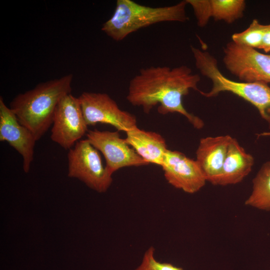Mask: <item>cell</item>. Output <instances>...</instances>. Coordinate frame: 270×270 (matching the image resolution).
Segmentation results:
<instances>
[{
  "label": "cell",
  "mask_w": 270,
  "mask_h": 270,
  "mask_svg": "<svg viewBox=\"0 0 270 270\" xmlns=\"http://www.w3.org/2000/svg\"><path fill=\"white\" fill-rule=\"evenodd\" d=\"M199 74L184 65L170 68L152 66L142 68L129 82L126 100L132 106L142 108L149 114L158 104L161 114L178 113L185 116L197 129L204 123L198 116L188 112L182 104V98L190 90L199 92Z\"/></svg>",
  "instance_id": "obj_1"
},
{
  "label": "cell",
  "mask_w": 270,
  "mask_h": 270,
  "mask_svg": "<svg viewBox=\"0 0 270 270\" xmlns=\"http://www.w3.org/2000/svg\"><path fill=\"white\" fill-rule=\"evenodd\" d=\"M50 138L70 150L88 132L78 98L72 94L62 97L54 112Z\"/></svg>",
  "instance_id": "obj_8"
},
{
  "label": "cell",
  "mask_w": 270,
  "mask_h": 270,
  "mask_svg": "<svg viewBox=\"0 0 270 270\" xmlns=\"http://www.w3.org/2000/svg\"><path fill=\"white\" fill-rule=\"evenodd\" d=\"M86 139L104 156L106 168L112 175L126 167L141 166L149 164L122 138L118 131L88 130Z\"/></svg>",
  "instance_id": "obj_9"
},
{
  "label": "cell",
  "mask_w": 270,
  "mask_h": 270,
  "mask_svg": "<svg viewBox=\"0 0 270 270\" xmlns=\"http://www.w3.org/2000/svg\"><path fill=\"white\" fill-rule=\"evenodd\" d=\"M260 49H262L266 53L270 52V28L264 37Z\"/></svg>",
  "instance_id": "obj_20"
},
{
  "label": "cell",
  "mask_w": 270,
  "mask_h": 270,
  "mask_svg": "<svg viewBox=\"0 0 270 270\" xmlns=\"http://www.w3.org/2000/svg\"><path fill=\"white\" fill-rule=\"evenodd\" d=\"M126 133V142L142 158L149 164L161 166L168 150L166 140L162 135L138 126Z\"/></svg>",
  "instance_id": "obj_13"
},
{
  "label": "cell",
  "mask_w": 270,
  "mask_h": 270,
  "mask_svg": "<svg viewBox=\"0 0 270 270\" xmlns=\"http://www.w3.org/2000/svg\"><path fill=\"white\" fill-rule=\"evenodd\" d=\"M223 63L232 75L246 82L270 83V54L231 40L224 48Z\"/></svg>",
  "instance_id": "obj_6"
},
{
  "label": "cell",
  "mask_w": 270,
  "mask_h": 270,
  "mask_svg": "<svg viewBox=\"0 0 270 270\" xmlns=\"http://www.w3.org/2000/svg\"><path fill=\"white\" fill-rule=\"evenodd\" d=\"M86 124H108L118 131H128L138 126L134 115L121 110L106 93L84 92L78 97Z\"/></svg>",
  "instance_id": "obj_7"
},
{
  "label": "cell",
  "mask_w": 270,
  "mask_h": 270,
  "mask_svg": "<svg viewBox=\"0 0 270 270\" xmlns=\"http://www.w3.org/2000/svg\"><path fill=\"white\" fill-rule=\"evenodd\" d=\"M196 68L212 82L208 92H199L206 98L230 92L250 102L258 110L261 117L270 123V87L263 82H236L226 77L218 68V60L208 52L190 46Z\"/></svg>",
  "instance_id": "obj_4"
},
{
  "label": "cell",
  "mask_w": 270,
  "mask_h": 270,
  "mask_svg": "<svg viewBox=\"0 0 270 270\" xmlns=\"http://www.w3.org/2000/svg\"><path fill=\"white\" fill-rule=\"evenodd\" d=\"M212 18L232 24L242 18L246 6L244 0H210Z\"/></svg>",
  "instance_id": "obj_16"
},
{
  "label": "cell",
  "mask_w": 270,
  "mask_h": 270,
  "mask_svg": "<svg viewBox=\"0 0 270 270\" xmlns=\"http://www.w3.org/2000/svg\"><path fill=\"white\" fill-rule=\"evenodd\" d=\"M161 167L168 184L188 194L198 192L206 182L196 161L178 151L168 149Z\"/></svg>",
  "instance_id": "obj_10"
},
{
  "label": "cell",
  "mask_w": 270,
  "mask_h": 270,
  "mask_svg": "<svg viewBox=\"0 0 270 270\" xmlns=\"http://www.w3.org/2000/svg\"><path fill=\"white\" fill-rule=\"evenodd\" d=\"M0 140L6 141L22 156V168L27 173L34 160L36 142L31 132L18 122L16 114L0 96Z\"/></svg>",
  "instance_id": "obj_11"
},
{
  "label": "cell",
  "mask_w": 270,
  "mask_h": 270,
  "mask_svg": "<svg viewBox=\"0 0 270 270\" xmlns=\"http://www.w3.org/2000/svg\"><path fill=\"white\" fill-rule=\"evenodd\" d=\"M134 270H184L174 264L158 261L155 257V248L150 246L144 252L140 264Z\"/></svg>",
  "instance_id": "obj_18"
},
{
  "label": "cell",
  "mask_w": 270,
  "mask_h": 270,
  "mask_svg": "<svg viewBox=\"0 0 270 270\" xmlns=\"http://www.w3.org/2000/svg\"><path fill=\"white\" fill-rule=\"evenodd\" d=\"M270 28V24H262L254 19L244 30L234 34L232 40L246 46L260 49L264 37Z\"/></svg>",
  "instance_id": "obj_17"
},
{
  "label": "cell",
  "mask_w": 270,
  "mask_h": 270,
  "mask_svg": "<svg viewBox=\"0 0 270 270\" xmlns=\"http://www.w3.org/2000/svg\"><path fill=\"white\" fill-rule=\"evenodd\" d=\"M259 136H270L265 132ZM252 190L245 204L258 209L270 210V161L263 164L252 180Z\"/></svg>",
  "instance_id": "obj_15"
},
{
  "label": "cell",
  "mask_w": 270,
  "mask_h": 270,
  "mask_svg": "<svg viewBox=\"0 0 270 270\" xmlns=\"http://www.w3.org/2000/svg\"><path fill=\"white\" fill-rule=\"evenodd\" d=\"M187 3L182 0L169 6L152 7L132 0H117L112 16L102 26V30L119 42L144 28L163 22H184L188 20Z\"/></svg>",
  "instance_id": "obj_3"
},
{
  "label": "cell",
  "mask_w": 270,
  "mask_h": 270,
  "mask_svg": "<svg viewBox=\"0 0 270 270\" xmlns=\"http://www.w3.org/2000/svg\"><path fill=\"white\" fill-rule=\"evenodd\" d=\"M232 137L229 135L202 138L196 160L206 181L218 185L222 167Z\"/></svg>",
  "instance_id": "obj_12"
},
{
  "label": "cell",
  "mask_w": 270,
  "mask_h": 270,
  "mask_svg": "<svg viewBox=\"0 0 270 270\" xmlns=\"http://www.w3.org/2000/svg\"><path fill=\"white\" fill-rule=\"evenodd\" d=\"M73 75L42 82L34 88L16 95L9 107L20 124L28 128L36 140L52 124L55 109L60 99L70 94Z\"/></svg>",
  "instance_id": "obj_2"
},
{
  "label": "cell",
  "mask_w": 270,
  "mask_h": 270,
  "mask_svg": "<svg viewBox=\"0 0 270 270\" xmlns=\"http://www.w3.org/2000/svg\"><path fill=\"white\" fill-rule=\"evenodd\" d=\"M254 158L234 138L229 144L218 185L240 182L251 172Z\"/></svg>",
  "instance_id": "obj_14"
},
{
  "label": "cell",
  "mask_w": 270,
  "mask_h": 270,
  "mask_svg": "<svg viewBox=\"0 0 270 270\" xmlns=\"http://www.w3.org/2000/svg\"><path fill=\"white\" fill-rule=\"evenodd\" d=\"M68 176L76 178L96 192H106L112 175L102 164L99 151L86 138L78 141L68 154Z\"/></svg>",
  "instance_id": "obj_5"
},
{
  "label": "cell",
  "mask_w": 270,
  "mask_h": 270,
  "mask_svg": "<svg viewBox=\"0 0 270 270\" xmlns=\"http://www.w3.org/2000/svg\"><path fill=\"white\" fill-rule=\"evenodd\" d=\"M187 4L190 5L199 27H204L212 18L210 0H186Z\"/></svg>",
  "instance_id": "obj_19"
}]
</instances>
